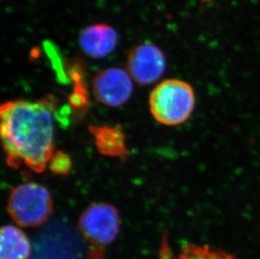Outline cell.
Returning <instances> with one entry per match:
<instances>
[{
	"label": "cell",
	"instance_id": "1",
	"mask_svg": "<svg viewBox=\"0 0 260 259\" xmlns=\"http://www.w3.org/2000/svg\"><path fill=\"white\" fill-rule=\"evenodd\" d=\"M52 102L15 100L2 104L0 133L8 165L45 171L54 153Z\"/></svg>",
	"mask_w": 260,
	"mask_h": 259
},
{
	"label": "cell",
	"instance_id": "2",
	"mask_svg": "<svg viewBox=\"0 0 260 259\" xmlns=\"http://www.w3.org/2000/svg\"><path fill=\"white\" fill-rule=\"evenodd\" d=\"M196 105L193 87L178 78L162 81L150 93V112L157 122L168 126L186 122L194 112Z\"/></svg>",
	"mask_w": 260,
	"mask_h": 259
},
{
	"label": "cell",
	"instance_id": "3",
	"mask_svg": "<svg viewBox=\"0 0 260 259\" xmlns=\"http://www.w3.org/2000/svg\"><path fill=\"white\" fill-rule=\"evenodd\" d=\"M53 210L49 190L36 182L15 186L8 198V211L15 222L25 228L42 225Z\"/></svg>",
	"mask_w": 260,
	"mask_h": 259
},
{
	"label": "cell",
	"instance_id": "4",
	"mask_svg": "<svg viewBox=\"0 0 260 259\" xmlns=\"http://www.w3.org/2000/svg\"><path fill=\"white\" fill-rule=\"evenodd\" d=\"M117 209L107 203L92 204L79 218V230L94 249L111 244L120 231Z\"/></svg>",
	"mask_w": 260,
	"mask_h": 259
},
{
	"label": "cell",
	"instance_id": "5",
	"mask_svg": "<svg viewBox=\"0 0 260 259\" xmlns=\"http://www.w3.org/2000/svg\"><path fill=\"white\" fill-rule=\"evenodd\" d=\"M166 58L159 47L151 42L136 45L128 52L126 71L141 85H150L162 78Z\"/></svg>",
	"mask_w": 260,
	"mask_h": 259
},
{
	"label": "cell",
	"instance_id": "6",
	"mask_svg": "<svg viewBox=\"0 0 260 259\" xmlns=\"http://www.w3.org/2000/svg\"><path fill=\"white\" fill-rule=\"evenodd\" d=\"M133 81L126 70L116 67L108 68L94 75L92 91L100 103L109 107H119L133 95Z\"/></svg>",
	"mask_w": 260,
	"mask_h": 259
},
{
	"label": "cell",
	"instance_id": "7",
	"mask_svg": "<svg viewBox=\"0 0 260 259\" xmlns=\"http://www.w3.org/2000/svg\"><path fill=\"white\" fill-rule=\"evenodd\" d=\"M119 35L107 24H95L87 27L79 36L82 51L91 58H104L116 50Z\"/></svg>",
	"mask_w": 260,
	"mask_h": 259
},
{
	"label": "cell",
	"instance_id": "8",
	"mask_svg": "<svg viewBox=\"0 0 260 259\" xmlns=\"http://www.w3.org/2000/svg\"><path fill=\"white\" fill-rule=\"evenodd\" d=\"M88 132L92 135L96 149L101 154L120 160L127 157L126 138L120 125H90Z\"/></svg>",
	"mask_w": 260,
	"mask_h": 259
},
{
	"label": "cell",
	"instance_id": "9",
	"mask_svg": "<svg viewBox=\"0 0 260 259\" xmlns=\"http://www.w3.org/2000/svg\"><path fill=\"white\" fill-rule=\"evenodd\" d=\"M30 244L27 237L13 225H5L0 235V259H28Z\"/></svg>",
	"mask_w": 260,
	"mask_h": 259
},
{
	"label": "cell",
	"instance_id": "10",
	"mask_svg": "<svg viewBox=\"0 0 260 259\" xmlns=\"http://www.w3.org/2000/svg\"><path fill=\"white\" fill-rule=\"evenodd\" d=\"M68 69L74 83V92L69 98V103L74 111L79 114L85 112L88 107V93L84 82V68L79 61H69Z\"/></svg>",
	"mask_w": 260,
	"mask_h": 259
},
{
	"label": "cell",
	"instance_id": "11",
	"mask_svg": "<svg viewBox=\"0 0 260 259\" xmlns=\"http://www.w3.org/2000/svg\"><path fill=\"white\" fill-rule=\"evenodd\" d=\"M166 257V259H238L222 250L193 243L184 246L177 256L171 254L170 250H167Z\"/></svg>",
	"mask_w": 260,
	"mask_h": 259
},
{
	"label": "cell",
	"instance_id": "12",
	"mask_svg": "<svg viewBox=\"0 0 260 259\" xmlns=\"http://www.w3.org/2000/svg\"><path fill=\"white\" fill-rule=\"evenodd\" d=\"M73 163L69 155L61 151L54 152L48 163V167L52 174L66 176L71 171Z\"/></svg>",
	"mask_w": 260,
	"mask_h": 259
}]
</instances>
